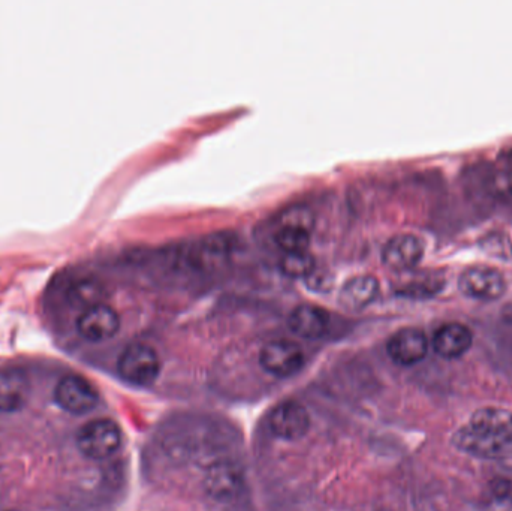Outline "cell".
Returning <instances> with one entry per match:
<instances>
[{
	"label": "cell",
	"instance_id": "6da1fadb",
	"mask_svg": "<svg viewBox=\"0 0 512 511\" xmlns=\"http://www.w3.org/2000/svg\"><path fill=\"white\" fill-rule=\"evenodd\" d=\"M454 446L475 458L487 461H507L512 459V437L495 434L483 429L465 426L453 437Z\"/></svg>",
	"mask_w": 512,
	"mask_h": 511
},
{
	"label": "cell",
	"instance_id": "7a4b0ae2",
	"mask_svg": "<svg viewBox=\"0 0 512 511\" xmlns=\"http://www.w3.org/2000/svg\"><path fill=\"white\" fill-rule=\"evenodd\" d=\"M122 432L110 419H96L86 423L77 434L78 450L92 461H104L119 450Z\"/></svg>",
	"mask_w": 512,
	"mask_h": 511
},
{
	"label": "cell",
	"instance_id": "3957f363",
	"mask_svg": "<svg viewBox=\"0 0 512 511\" xmlns=\"http://www.w3.org/2000/svg\"><path fill=\"white\" fill-rule=\"evenodd\" d=\"M117 371L120 377L134 386L147 387L155 383L161 372L158 353L146 344H132L125 348Z\"/></svg>",
	"mask_w": 512,
	"mask_h": 511
},
{
	"label": "cell",
	"instance_id": "277c9868",
	"mask_svg": "<svg viewBox=\"0 0 512 511\" xmlns=\"http://www.w3.org/2000/svg\"><path fill=\"white\" fill-rule=\"evenodd\" d=\"M75 329L89 342H105L114 338L120 329V317L113 306L105 302L83 309L75 320Z\"/></svg>",
	"mask_w": 512,
	"mask_h": 511
},
{
	"label": "cell",
	"instance_id": "5b68a950",
	"mask_svg": "<svg viewBox=\"0 0 512 511\" xmlns=\"http://www.w3.org/2000/svg\"><path fill=\"white\" fill-rule=\"evenodd\" d=\"M259 363L267 374L277 378H288L303 368L304 353L295 342L280 339L268 342L262 347Z\"/></svg>",
	"mask_w": 512,
	"mask_h": 511
},
{
	"label": "cell",
	"instance_id": "8992f818",
	"mask_svg": "<svg viewBox=\"0 0 512 511\" xmlns=\"http://www.w3.org/2000/svg\"><path fill=\"white\" fill-rule=\"evenodd\" d=\"M460 291L475 300L499 299L507 290L505 276L498 269L489 266H472L460 275Z\"/></svg>",
	"mask_w": 512,
	"mask_h": 511
},
{
	"label": "cell",
	"instance_id": "52a82bcc",
	"mask_svg": "<svg viewBox=\"0 0 512 511\" xmlns=\"http://www.w3.org/2000/svg\"><path fill=\"white\" fill-rule=\"evenodd\" d=\"M54 399L63 411L75 416L89 413L99 401L95 387L77 375H68L60 380L54 390Z\"/></svg>",
	"mask_w": 512,
	"mask_h": 511
},
{
	"label": "cell",
	"instance_id": "ba28073f",
	"mask_svg": "<svg viewBox=\"0 0 512 511\" xmlns=\"http://www.w3.org/2000/svg\"><path fill=\"white\" fill-rule=\"evenodd\" d=\"M63 300L71 308L83 311L96 303L104 302L105 287L96 276L69 273L59 276Z\"/></svg>",
	"mask_w": 512,
	"mask_h": 511
},
{
	"label": "cell",
	"instance_id": "9c48e42d",
	"mask_svg": "<svg viewBox=\"0 0 512 511\" xmlns=\"http://www.w3.org/2000/svg\"><path fill=\"white\" fill-rule=\"evenodd\" d=\"M268 426L274 437L285 441H297L309 431L310 417L303 405L297 402H283L271 411Z\"/></svg>",
	"mask_w": 512,
	"mask_h": 511
},
{
	"label": "cell",
	"instance_id": "30bf717a",
	"mask_svg": "<svg viewBox=\"0 0 512 511\" xmlns=\"http://www.w3.org/2000/svg\"><path fill=\"white\" fill-rule=\"evenodd\" d=\"M388 356L400 366L420 363L429 351V341L421 330L406 327L391 336L387 344Z\"/></svg>",
	"mask_w": 512,
	"mask_h": 511
},
{
	"label": "cell",
	"instance_id": "8fae6325",
	"mask_svg": "<svg viewBox=\"0 0 512 511\" xmlns=\"http://www.w3.org/2000/svg\"><path fill=\"white\" fill-rule=\"evenodd\" d=\"M32 386L20 368L0 369V413L14 414L29 402Z\"/></svg>",
	"mask_w": 512,
	"mask_h": 511
},
{
	"label": "cell",
	"instance_id": "7c38bea8",
	"mask_svg": "<svg viewBox=\"0 0 512 511\" xmlns=\"http://www.w3.org/2000/svg\"><path fill=\"white\" fill-rule=\"evenodd\" d=\"M423 255V242L414 234H397L382 249V260L394 270L412 269L420 263Z\"/></svg>",
	"mask_w": 512,
	"mask_h": 511
},
{
	"label": "cell",
	"instance_id": "4fadbf2b",
	"mask_svg": "<svg viewBox=\"0 0 512 511\" xmlns=\"http://www.w3.org/2000/svg\"><path fill=\"white\" fill-rule=\"evenodd\" d=\"M288 326L300 338L319 339L327 333L330 315L319 306L303 303L289 314Z\"/></svg>",
	"mask_w": 512,
	"mask_h": 511
},
{
	"label": "cell",
	"instance_id": "5bb4252c",
	"mask_svg": "<svg viewBox=\"0 0 512 511\" xmlns=\"http://www.w3.org/2000/svg\"><path fill=\"white\" fill-rule=\"evenodd\" d=\"M472 332L460 323H448L439 327L433 336V348L444 359H457L472 347Z\"/></svg>",
	"mask_w": 512,
	"mask_h": 511
},
{
	"label": "cell",
	"instance_id": "9a60e30c",
	"mask_svg": "<svg viewBox=\"0 0 512 511\" xmlns=\"http://www.w3.org/2000/svg\"><path fill=\"white\" fill-rule=\"evenodd\" d=\"M210 497L218 501H231L242 489V476L230 464H218L210 470L206 483Z\"/></svg>",
	"mask_w": 512,
	"mask_h": 511
},
{
	"label": "cell",
	"instance_id": "2e32d148",
	"mask_svg": "<svg viewBox=\"0 0 512 511\" xmlns=\"http://www.w3.org/2000/svg\"><path fill=\"white\" fill-rule=\"evenodd\" d=\"M379 293L378 279L372 275H360L349 279L340 291V302L352 309L364 308L372 303Z\"/></svg>",
	"mask_w": 512,
	"mask_h": 511
},
{
	"label": "cell",
	"instance_id": "e0dca14e",
	"mask_svg": "<svg viewBox=\"0 0 512 511\" xmlns=\"http://www.w3.org/2000/svg\"><path fill=\"white\" fill-rule=\"evenodd\" d=\"M472 428L512 437V413L502 408H483L472 416Z\"/></svg>",
	"mask_w": 512,
	"mask_h": 511
},
{
	"label": "cell",
	"instance_id": "ac0fdd59",
	"mask_svg": "<svg viewBox=\"0 0 512 511\" xmlns=\"http://www.w3.org/2000/svg\"><path fill=\"white\" fill-rule=\"evenodd\" d=\"M280 270L289 278H304L315 270V258L307 251L285 252Z\"/></svg>",
	"mask_w": 512,
	"mask_h": 511
},
{
	"label": "cell",
	"instance_id": "d6986e66",
	"mask_svg": "<svg viewBox=\"0 0 512 511\" xmlns=\"http://www.w3.org/2000/svg\"><path fill=\"white\" fill-rule=\"evenodd\" d=\"M315 224V215L309 207L304 204H294L286 207L279 215V228H298V230L309 231Z\"/></svg>",
	"mask_w": 512,
	"mask_h": 511
},
{
	"label": "cell",
	"instance_id": "ffe728a7",
	"mask_svg": "<svg viewBox=\"0 0 512 511\" xmlns=\"http://www.w3.org/2000/svg\"><path fill=\"white\" fill-rule=\"evenodd\" d=\"M274 242L285 252L307 251L310 234L298 228H279L274 234Z\"/></svg>",
	"mask_w": 512,
	"mask_h": 511
},
{
	"label": "cell",
	"instance_id": "44dd1931",
	"mask_svg": "<svg viewBox=\"0 0 512 511\" xmlns=\"http://www.w3.org/2000/svg\"><path fill=\"white\" fill-rule=\"evenodd\" d=\"M489 191L498 200L512 203V168L496 171L489 179Z\"/></svg>",
	"mask_w": 512,
	"mask_h": 511
}]
</instances>
